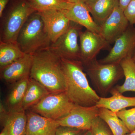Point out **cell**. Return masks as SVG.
<instances>
[{
  "label": "cell",
  "instance_id": "obj_1",
  "mask_svg": "<svg viewBox=\"0 0 135 135\" xmlns=\"http://www.w3.org/2000/svg\"><path fill=\"white\" fill-rule=\"evenodd\" d=\"M30 77L40 83L50 93L65 92L61 58L49 47L32 55Z\"/></svg>",
  "mask_w": 135,
  "mask_h": 135
},
{
  "label": "cell",
  "instance_id": "obj_2",
  "mask_svg": "<svg viewBox=\"0 0 135 135\" xmlns=\"http://www.w3.org/2000/svg\"><path fill=\"white\" fill-rule=\"evenodd\" d=\"M60 58L65 79V92L70 99L77 105H95L100 97L90 85L82 62Z\"/></svg>",
  "mask_w": 135,
  "mask_h": 135
},
{
  "label": "cell",
  "instance_id": "obj_3",
  "mask_svg": "<svg viewBox=\"0 0 135 135\" xmlns=\"http://www.w3.org/2000/svg\"><path fill=\"white\" fill-rule=\"evenodd\" d=\"M17 43L25 54L31 55L50 46L51 41L38 12L29 17L18 34Z\"/></svg>",
  "mask_w": 135,
  "mask_h": 135
},
{
  "label": "cell",
  "instance_id": "obj_4",
  "mask_svg": "<svg viewBox=\"0 0 135 135\" xmlns=\"http://www.w3.org/2000/svg\"><path fill=\"white\" fill-rule=\"evenodd\" d=\"M82 64L96 92L103 97H105L114 85L124 77L119 63L102 64L95 59Z\"/></svg>",
  "mask_w": 135,
  "mask_h": 135
},
{
  "label": "cell",
  "instance_id": "obj_5",
  "mask_svg": "<svg viewBox=\"0 0 135 135\" xmlns=\"http://www.w3.org/2000/svg\"><path fill=\"white\" fill-rule=\"evenodd\" d=\"M75 105L65 92L50 93L28 110L57 120L67 116Z\"/></svg>",
  "mask_w": 135,
  "mask_h": 135
},
{
  "label": "cell",
  "instance_id": "obj_6",
  "mask_svg": "<svg viewBox=\"0 0 135 135\" xmlns=\"http://www.w3.org/2000/svg\"><path fill=\"white\" fill-rule=\"evenodd\" d=\"M35 12L26 0H20L17 3L4 20L1 41L17 43L20 32L29 17Z\"/></svg>",
  "mask_w": 135,
  "mask_h": 135
},
{
  "label": "cell",
  "instance_id": "obj_7",
  "mask_svg": "<svg viewBox=\"0 0 135 135\" xmlns=\"http://www.w3.org/2000/svg\"><path fill=\"white\" fill-rule=\"evenodd\" d=\"M81 26L71 22L69 28L49 47L60 58L80 61L81 53L78 38Z\"/></svg>",
  "mask_w": 135,
  "mask_h": 135
},
{
  "label": "cell",
  "instance_id": "obj_8",
  "mask_svg": "<svg viewBox=\"0 0 135 135\" xmlns=\"http://www.w3.org/2000/svg\"><path fill=\"white\" fill-rule=\"evenodd\" d=\"M107 56L99 60L102 64L119 63L124 59L133 57L135 50V27L129 25L116 39Z\"/></svg>",
  "mask_w": 135,
  "mask_h": 135
},
{
  "label": "cell",
  "instance_id": "obj_9",
  "mask_svg": "<svg viewBox=\"0 0 135 135\" xmlns=\"http://www.w3.org/2000/svg\"><path fill=\"white\" fill-rule=\"evenodd\" d=\"M99 108L96 105L84 107L75 105L67 116L56 121L59 126L89 130L94 119L99 116Z\"/></svg>",
  "mask_w": 135,
  "mask_h": 135
},
{
  "label": "cell",
  "instance_id": "obj_10",
  "mask_svg": "<svg viewBox=\"0 0 135 135\" xmlns=\"http://www.w3.org/2000/svg\"><path fill=\"white\" fill-rule=\"evenodd\" d=\"M129 22L121 8L119 2L101 26L100 34L110 44L114 42L129 26Z\"/></svg>",
  "mask_w": 135,
  "mask_h": 135
},
{
  "label": "cell",
  "instance_id": "obj_11",
  "mask_svg": "<svg viewBox=\"0 0 135 135\" xmlns=\"http://www.w3.org/2000/svg\"><path fill=\"white\" fill-rule=\"evenodd\" d=\"M80 61L87 62L96 59L101 50L109 46V44L100 34L86 29L80 33Z\"/></svg>",
  "mask_w": 135,
  "mask_h": 135
},
{
  "label": "cell",
  "instance_id": "obj_12",
  "mask_svg": "<svg viewBox=\"0 0 135 135\" xmlns=\"http://www.w3.org/2000/svg\"><path fill=\"white\" fill-rule=\"evenodd\" d=\"M41 16L51 43L69 28L71 21L61 10L50 9L38 12Z\"/></svg>",
  "mask_w": 135,
  "mask_h": 135
},
{
  "label": "cell",
  "instance_id": "obj_13",
  "mask_svg": "<svg viewBox=\"0 0 135 135\" xmlns=\"http://www.w3.org/2000/svg\"><path fill=\"white\" fill-rule=\"evenodd\" d=\"M62 11L71 22L100 34L101 27L95 22L88 8L81 1L70 3L66 8Z\"/></svg>",
  "mask_w": 135,
  "mask_h": 135
},
{
  "label": "cell",
  "instance_id": "obj_14",
  "mask_svg": "<svg viewBox=\"0 0 135 135\" xmlns=\"http://www.w3.org/2000/svg\"><path fill=\"white\" fill-rule=\"evenodd\" d=\"M32 55L24 56L1 69V78L7 83H15L30 76Z\"/></svg>",
  "mask_w": 135,
  "mask_h": 135
},
{
  "label": "cell",
  "instance_id": "obj_15",
  "mask_svg": "<svg viewBox=\"0 0 135 135\" xmlns=\"http://www.w3.org/2000/svg\"><path fill=\"white\" fill-rule=\"evenodd\" d=\"M27 123L25 135H55L59 126L56 120L29 110L26 112Z\"/></svg>",
  "mask_w": 135,
  "mask_h": 135
},
{
  "label": "cell",
  "instance_id": "obj_16",
  "mask_svg": "<svg viewBox=\"0 0 135 135\" xmlns=\"http://www.w3.org/2000/svg\"><path fill=\"white\" fill-rule=\"evenodd\" d=\"M1 122L9 129V135H25L27 123L26 112L8 110L2 102L0 103Z\"/></svg>",
  "mask_w": 135,
  "mask_h": 135
},
{
  "label": "cell",
  "instance_id": "obj_17",
  "mask_svg": "<svg viewBox=\"0 0 135 135\" xmlns=\"http://www.w3.org/2000/svg\"><path fill=\"white\" fill-rule=\"evenodd\" d=\"M110 97H100L96 106L108 109L115 113L131 107H135V97L124 96L113 87L110 91Z\"/></svg>",
  "mask_w": 135,
  "mask_h": 135
},
{
  "label": "cell",
  "instance_id": "obj_18",
  "mask_svg": "<svg viewBox=\"0 0 135 135\" xmlns=\"http://www.w3.org/2000/svg\"><path fill=\"white\" fill-rule=\"evenodd\" d=\"M50 93L46 88L30 77L22 101V110L25 111L29 110Z\"/></svg>",
  "mask_w": 135,
  "mask_h": 135
},
{
  "label": "cell",
  "instance_id": "obj_19",
  "mask_svg": "<svg viewBox=\"0 0 135 135\" xmlns=\"http://www.w3.org/2000/svg\"><path fill=\"white\" fill-rule=\"evenodd\" d=\"M30 76L13 83V86L6 101V105L8 110H22V101L29 83Z\"/></svg>",
  "mask_w": 135,
  "mask_h": 135
},
{
  "label": "cell",
  "instance_id": "obj_20",
  "mask_svg": "<svg viewBox=\"0 0 135 135\" xmlns=\"http://www.w3.org/2000/svg\"><path fill=\"white\" fill-rule=\"evenodd\" d=\"M118 2L119 0H97L88 8L95 22L101 26Z\"/></svg>",
  "mask_w": 135,
  "mask_h": 135
},
{
  "label": "cell",
  "instance_id": "obj_21",
  "mask_svg": "<svg viewBox=\"0 0 135 135\" xmlns=\"http://www.w3.org/2000/svg\"><path fill=\"white\" fill-rule=\"evenodd\" d=\"M120 64L123 70L125 80L122 85L114 87L122 94L129 91L135 92V63L133 57H126Z\"/></svg>",
  "mask_w": 135,
  "mask_h": 135
},
{
  "label": "cell",
  "instance_id": "obj_22",
  "mask_svg": "<svg viewBox=\"0 0 135 135\" xmlns=\"http://www.w3.org/2000/svg\"><path fill=\"white\" fill-rule=\"evenodd\" d=\"M25 54L17 44L0 42V68L2 69L23 57Z\"/></svg>",
  "mask_w": 135,
  "mask_h": 135
},
{
  "label": "cell",
  "instance_id": "obj_23",
  "mask_svg": "<svg viewBox=\"0 0 135 135\" xmlns=\"http://www.w3.org/2000/svg\"><path fill=\"white\" fill-rule=\"evenodd\" d=\"M99 116L106 122L113 135H127L130 133L116 113L105 108H99Z\"/></svg>",
  "mask_w": 135,
  "mask_h": 135
},
{
  "label": "cell",
  "instance_id": "obj_24",
  "mask_svg": "<svg viewBox=\"0 0 135 135\" xmlns=\"http://www.w3.org/2000/svg\"><path fill=\"white\" fill-rule=\"evenodd\" d=\"M36 12L50 9L63 10L69 6L70 3L65 0H26Z\"/></svg>",
  "mask_w": 135,
  "mask_h": 135
},
{
  "label": "cell",
  "instance_id": "obj_25",
  "mask_svg": "<svg viewBox=\"0 0 135 135\" xmlns=\"http://www.w3.org/2000/svg\"><path fill=\"white\" fill-rule=\"evenodd\" d=\"M117 116L122 121L130 132L135 129V107L131 109H123L117 113Z\"/></svg>",
  "mask_w": 135,
  "mask_h": 135
},
{
  "label": "cell",
  "instance_id": "obj_26",
  "mask_svg": "<svg viewBox=\"0 0 135 135\" xmlns=\"http://www.w3.org/2000/svg\"><path fill=\"white\" fill-rule=\"evenodd\" d=\"M90 129L93 135H113L106 122L99 116L92 121Z\"/></svg>",
  "mask_w": 135,
  "mask_h": 135
},
{
  "label": "cell",
  "instance_id": "obj_27",
  "mask_svg": "<svg viewBox=\"0 0 135 135\" xmlns=\"http://www.w3.org/2000/svg\"><path fill=\"white\" fill-rule=\"evenodd\" d=\"M85 131L67 126H59L55 135H81Z\"/></svg>",
  "mask_w": 135,
  "mask_h": 135
},
{
  "label": "cell",
  "instance_id": "obj_28",
  "mask_svg": "<svg viewBox=\"0 0 135 135\" xmlns=\"http://www.w3.org/2000/svg\"><path fill=\"white\" fill-rule=\"evenodd\" d=\"M124 15L129 24L135 25V0H132L124 11Z\"/></svg>",
  "mask_w": 135,
  "mask_h": 135
},
{
  "label": "cell",
  "instance_id": "obj_29",
  "mask_svg": "<svg viewBox=\"0 0 135 135\" xmlns=\"http://www.w3.org/2000/svg\"><path fill=\"white\" fill-rule=\"evenodd\" d=\"M10 0H0V17L3 16V11L7 4Z\"/></svg>",
  "mask_w": 135,
  "mask_h": 135
},
{
  "label": "cell",
  "instance_id": "obj_30",
  "mask_svg": "<svg viewBox=\"0 0 135 135\" xmlns=\"http://www.w3.org/2000/svg\"><path fill=\"white\" fill-rule=\"evenodd\" d=\"M132 0H119L120 7L123 11Z\"/></svg>",
  "mask_w": 135,
  "mask_h": 135
},
{
  "label": "cell",
  "instance_id": "obj_31",
  "mask_svg": "<svg viewBox=\"0 0 135 135\" xmlns=\"http://www.w3.org/2000/svg\"><path fill=\"white\" fill-rule=\"evenodd\" d=\"M97 1V0H81V1L85 4L87 8H88Z\"/></svg>",
  "mask_w": 135,
  "mask_h": 135
},
{
  "label": "cell",
  "instance_id": "obj_32",
  "mask_svg": "<svg viewBox=\"0 0 135 135\" xmlns=\"http://www.w3.org/2000/svg\"><path fill=\"white\" fill-rule=\"evenodd\" d=\"M3 128L1 132L0 135H9V132L8 128L6 125H3Z\"/></svg>",
  "mask_w": 135,
  "mask_h": 135
},
{
  "label": "cell",
  "instance_id": "obj_33",
  "mask_svg": "<svg viewBox=\"0 0 135 135\" xmlns=\"http://www.w3.org/2000/svg\"><path fill=\"white\" fill-rule=\"evenodd\" d=\"M81 135H93L91 129L85 131Z\"/></svg>",
  "mask_w": 135,
  "mask_h": 135
},
{
  "label": "cell",
  "instance_id": "obj_34",
  "mask_svg": "<svg viewBox=\"0 0 135 135\" xmlns=\"http://www.w3.org/2000/svg\"><path fill=\"white\" fill-rule=\"evenodd\" d=\"M67 2L70 3H75L81 1V0H65Z\"/></svg>",
  "mask_w": 135,
  "mask_h": 135
},
{
  "label": "cell",
  "instance_id": "obj_35",
  "mask_svg": "<svg viewBox=\"0 0 135 135\" xmlns=\"http://www.w3.org/2000/svg\"><path fill=\"white\" fill-rule=\"evenodd\" d=\"M127 135H135V129L132 132H130Z\"/></svg>",
  "mask_w": 135,
  "mask_h": 135
},
{
  "label": "cell",
  "instance_id": "obj_36",
  "mask_svg": "<svg viewBox=\"0 0 135 135\" xmlns=\"http://www.w3.org/2000/svg\"><path fill=\"white\" fill-rule=\"evenodd\" d=\"M133 60H134V62L135 63V50L134 51V54H133Z\"/></svg>",
  "mask_w": 135,
  "mask_h": 135
},
{
  "label": "cell",
  "instance_id": "obj_37",
  "mask_svg": "<svg viewBox=\"0 0 135 135\" xmlns=\"http://www.w3.org/2000/svg\"></svg>",
  "mask_w": 135,
  "mask_h": 135
}]
</instances>
